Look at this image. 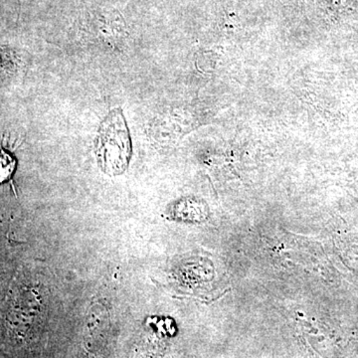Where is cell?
Here are the masks:
<instances>
[{
	"label": "cell",
	"mask_w": 358,
	"mask_h": 358,
	"mask_svg": "<svg viewBox=\"0 0 358 358\" xmlns=\"http://www.w3.org/2000/svg\"><path fill=\"white\" fill-rule=\"evenodd\" d=\"M95 155L99 167L107 176H121L128 169L133 145L121 108L110 110L101 122L95 141Z\"/></svg>",
	"instance_id": "1"
},
{
	"label": "cell",
	"mask_w": 358,
	"mask_h": 358,
	"mask_svg": "<svg viewBox=\"0 0 358 358\" xmlns=\"http://www.w3.org/2000/svg\"><path fill=\"white\" fill-rule=\"evenodd\" d=\"M15 169V159L6 150H0V183L4 182L13 176Z\"/></svg>",
	"instance_id": "2"
}]
</instances>
